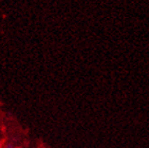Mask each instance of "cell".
<instances>
[{"instance_id": "obj_1", "label": "cell", "mask_w": 149, "mask_h": 148, "mask_svg": "<svg viewBox=\"0 0 149 148\" xmlns=\"http://www.w3.org/2000/svg\"><path fill=\"white\" fill-rule=\"evenodd\" d=\"M0 148H2V142L0 141Z\"/></svg>"}]
</instances>
